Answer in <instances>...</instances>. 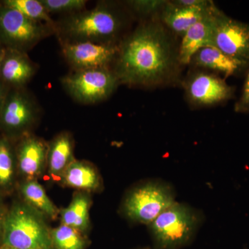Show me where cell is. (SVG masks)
Here are the masks:
<instances>
[{"instance_id":"cell-1","label":"cell","mask_w":249,"mask_h":249,"mask_svg":"<svg viewBox=\"0 0 249 249\" xmlns=\"http://www.w3.org/2000/svg\"><path fill=\"white\" fill-rule=\"evenodd\" d=\"M115 61L114 71L120 84L132 86L162 84L178 62L166 30L154 22L141 24L119 44Z\"/></svg>"},{"instance_id":"cell-2","label":"cell","mask_w":249,"mask_h":249,"mask_svg":"<svg viewBox=\"0 0 249 249\" xmlns=\"http://www.w3.org/2000/svg\"><path fill=\"white\" fill-rule=\"evenodd\" d=\"M123 26L119 11L110 4L100 3L62 18L55 23V33L60 42L115 43Z\"/></svg>"},{"instance_id":"cell-3","label":"cell","mask_w":249,"mask_h":249,"mask_svg":"<svg viewBox=\"0 0 249 249\" xmlns=\"http://www.w3.org/2000/svg\"><path fill=\"white\" fill-rule=\"evenodd\" d=\"M204 221L200 210L175 201L147 227L159 249H178L193 240Z\"/></svg>"},{"instance_id":"cell-4","label":"cell","mask_w":249,"mask_h":249,"mask_svg":"<svg viewBox=\"0 0 249 249\" xmlns=\"http://www.w3.org/2000/svg\"><path fill=\"white\" fill-rule=\"evenodd\" d=\"M176 191L171 183L152 178L143 180L124 195L121 213L129 222L148 226L176 201Z\"/></svg>"},{"instance_id":"cell-5","label":"cell","mask_w":249,"mask_h":249,"mask_svg":"<svg viewBox=\"0 0 249 249\" xmlns=\"http://www.w3.org/2000/svg\"><path fill=\"white\" fill-rule=\"evenodd\" d=\"M2 242L16 249H54L43 216L25 203L15 204L6 213Z\"/></svg>"},{"instance_id":"cell-6","label":"cell","mask_w":249,"mask_h":249,"mask_svg":"<svg viewBox=\"0 0 249 249\" xmlns=\"http://www.w3.org/2000/svg\"><path fill=\"white\" fill-rule=\"evenodd\" d=\"M53 33L54 27L32 20L0 1V44L5 49L27 53Z\"/></svg>"},{"instance_id":"cell-7","label":"cell","mask_w":249,"mask_h":249,"mask_svg":"<svg viewBox=\"0 0 249 249\" xmlns=\"http://www.w3.org/2000/svg\"><path fill=\"white\" fill-rule=\"evenodd\" d=\"M62 86L73 99L83 104H94L109 97L120 84L109 68L73 70L61 79Z\"/></svg>"},{"instance_id":"cell-8","label":"cell","mask_w":249,"mask_h":249,"mask_svg":"<svg viewBox=\"0 0 249 249\" xmlns=\"http://www.w3.org/2000/svg\"><path fill=\"white\" fill-rule=\"evenodd\" d=\"M37 103L25 88L9 89L0 111V129L9 139L22 138L36 122Z\"/></svg>"},{"instance_id":"cell-9","label":"cell","mask_w":249,"mask_h":249,"mask_svg":"<svg viewBox=\"0 0 249 249\" xmlns=\"http://www.w3.org/2000/svg\"><path fill=\"white\" fill-rule=\"evenodd\" d=\"M62 54L73 70L109 68L119 52L116 43L60 42Z\"/></svg>"},{"instance_id":"cell-10","label":"cell","mask_w":249,"mask_h":249,"mask_svg":"<svg viewBox=\"0 0 249 249\" xmlns=\"http://www.w3.org/2000/svg\"><path fill=\"white\" fill-rule=\"evenodd\" d=\"M213 47L229 56L249 62V24L227 17L219 11L214 24Z\"/></svg>"},{"instance_id":"cell-11","label":"cell","mask_w":249,"mask_h":249,"mask_svg":"<svg viewBox=\"0 0 249 249\" xmlns=\"http://www.w3.org/2000/svg\"><path fill=\"white\" fill-rule=\"evenodd\" d=\"M188 99L197 106L217 104L229 99L232 90L224 80L211 73L199 72L190 77L185 85Z\"/></svg>"},{"instance_id":"cell-12","label":"cell","mask_w":249,"mask_h":249,"mask_svg":"<svg viewBox=\"0 0 249 249\" xmlns=\"http://www.w3.org/2000/svg\"><path fill=\"white\" fill-rule=\"evenodd\" d=\"M48 145L35 136L27 134L16 148L18 171L25 181H37L45 170Z\"/></svg>"},{"instance_id":"cell-13","label":"cell","mask_w":249,"mask_h":249,"mask_svg":"<svg viewBox=\"0 0 249 249\" xmlns=\"http://www.w3.org/2000/svg\"><path fill=\"white\" fill-rule=\"evenodd\" d=\"M219 11L216 8L183 34L178 49L180 64L188 65L198 51L204 47H213L214 24Z\"/></svg>"},{"instance_id":"cell-14","label":"cell","mask_w":249,"mask_h":249,"mask_svg":"<svg viewBox=\"0 0 249 249\" xmlns=\"http://www.w3.org/2000/svg\"><path fill=\"white\" fill-rule=\"evenodd\" d=\"M36 71L37 67L26 52L6 49L0 67V82L9 89L24 88Z\"/></svg>"},{"instance_id":"cell-15","label":"cell","mask_w":249,"mask_h":249,"mask_svg":"<svg viewBox=\"0 0 249 249\" xmlns=\"http://www.w3.org/2000/svg\"><path fill=\"white\" fill-rule=\"evenodd\" d=\"M216 9L213 1L204 6H188L167 1L160 11L162 22L170 30L183 36L190 28Z\"/></svg>"},{"instance_id":"cell-16","label":"cell","mask_w":249,"mask_h":249,"mask_svg":"<svg viewBox=\"0 0 249 249\" xmlns=\"http://www.w3.org/2000/svg\"><path fill=\"white\" fill-rule=\"evenodd\" d=\"M73 147V137L67 132L58 134L49 144L47 165L53 179H60L67 167L75 160Z\"/></svg>"},{"instance_id":"cell-17","label":"cell","mask_w":249,"mask_h":249,"mask_svg":"<svg viewBox=\"0 0 249 249\" xmlns=\"http://www.w3.org/2000/svg\"><path fill=\"white\" fill-rule=\"evenodd\" d=\"M60 180L64 186L82 192L98 191L102 187V179L98 170L84 160H73Z\"/></svg>"},{"instance_id":"cell-18","label":"cell","mask_w":249,"mask_h":249,"mask_svg":"<svg viewBox=\"0 0 249 249\" xmlns=\"http://www.w3.org/2000/svg\"><path fill=\"white\" fill-rule=\"evenodd\" d=\"M191 62L204 68L224 73L226 77L233 76L249 62L229 56L214 47H207L198 51Z\"/></svg>"},{"instance_id":"cell-19","label":"cell","mask_w":249,"mask_h":249,"mask_svg":"<svg viewBox=\"0 0 249 249\" xmlns=\"http://www.w3.org/2000/svg\"><path fill=\"white\" fill-rule=\"evenodd\" d=\"M91 199L86 192H78L73 196L70 204L60 211L61 224L73 228L83 232L89 226Z\"/></svg>"},{"instance_id":"cell-20","label":"cell","mask_w":249,"mask_h":249,"mask_svg":"<svg viewBox=\"0 0 249 249\" xmlns=\"http://www.w3.org/2000/svg\"><path fill=\"white\" fill-rule=\"evenodd\" d=\"M20 193L25 204L42 216L54 219L60 214L58 208L37 181H24L21 185Z\"/></svg>"},{"instance_id":"cell-21","label":"cell","mask_w":249,"mask_h":249,"mask_svg":"<svg viewBox=\"0 0 249 249\" xmlns=\"http://www.w3.org/2000/svg\"><path fill=\"white\" fill-rule=\"evenodd\" d=\"M16 168V149L11 139L5 136L0 137V193H6L12 189Z\"/></svg>"},{"instance_id":"cell-22","label":"cell","mask_w":249,"mask_h":249,"mask_svg":"<svg viewBox=\"0 0 249 249\" xmlns=\"http://www.w3.org/2000/svg\"><path fill=\"white\" fill-rule=\"evenodd\" d=\"M3 4L17 10L26 17L55 29V23L40 0H4Z\"/></svg>"},{"instance_id":"cell-23","label":"cell","mask_w":249,"mask_h":249,"mask_svg":"<svg viewBox=\"0 0 249 249\" xmlns=\"http://www.w3.org/2000/svg\"><path fill=\"white\" fill-rule=\"evenodd\" d=\"M83 232L68 227L61 225L51 231L53 248L55 249H84L86 241Z\"/></svg>"},{"instance_id":"cell-24","label":"cell","mask_w":249,"mask_h":249,"mask_svg":"<svg viewBox=\"0 0 249 249\" xmlns=\"http://www.w3.org/2000/svg\"><path fill=\"white\" fill-rule=\"evenodd\" d=\"M49 14L71 15L84 11L86 0H40Z\"/></svg>"},{"instance_id":"cell-25","label":"cell","mask_w":249,"mask_h":249,"mask_svg":"<svg viewBox=\"0 0 249 249\" xmlns=\"http://www.w3.org/2000/svg\"><path fill=\"white\" fill-rule=\"evenodd\" d=\"M166 3L167 1L162 0H133L127 1V4L134 11L144 16L161 11Z\"/></svg>"},{"instance_id":"cell-26","label":"cell","mask_w":249,"mask_h":249,"mask_svg":"<svg viewBox=\"0 0 249 249\" xmlns=\"http://www.w3.org/2000/svg\"><path fill=\"white\" fill-rule=\"evenodd\" d=\"M235 109L237 112L249 111V70L246 78L242 95L240 100L236 103Z\"/></svg>"},{"instance_id":"cell-27","label":"cell","mask_w":249,"mask_h":249,"mask_svg":"<svg viewBox=\"0 0 249 249\" xmlns=\"http://www.w3.org/2000/svg\"><path fill=\"white\" fill-rule=\"evenodd\" d=\"M175 1L177 4L188 6H204L211 2L207 0H177Z\"/></svg>"},{"instance_id":"cell-28","label":"cell","mask_w":249,"mask_h":249,"mask_svg":"<svg viewBox=\"0 0 249 249\" xmlns=\"http://www.w3.org/2000/svg\"><path fill=\"white\" fill-rule=\"evenodd\" d=\"M6 211L0 206V239L2 240L4 235L5 218H6Z\"/></svg>"},{"instance_id":"cell-29","label":"cell","mask_w":249,"mask_h":249,"mask_svg":"<svg viewBox=\"0 0 249 249\" xmlns=\"http://www.w3.org/2000/svg\"><path fill=\"white\" fill-rule=\"evenodd\" d=\"M9 89L7 87L5 86L1 82H0V111H1L3 103H4L5 98H6V93H7Z\"/></svg>"},{"instance_id":"cell-30","label":"cell","mask_w":249,"mask_h":249,"mask_svg":"<svg viewBox=\"0 0 249 249\" xmlns=\"http://www.w3.org/2000/svg\"><path fill=\"white\" fill-rule=\"evenodd\" d=\"M5 50L6 49L0 44V67H1V62H2L3 58H4Z\"/></svg>"},{"instance_id":"cell-31","label":"cell","mask_w":249,"mask_h":249,"mask_svg":"<svg viewBox=\"0 0 249 249\" xmlns=\"http://www.w3.org/2000/svg\"><path fill=\"white\" fill-rule=\"evenodd\" d=\"M0 249H16L11 248V247H3V248Z\"/></svg>"},{"instance_id":"cell-32","label":"cell","mask_w":249,"mask_h":249,"mask_svg":"<svg viewBox=\"0 0 249 249\" xmlns=\"http://www.w3.org/2000/svg\"><path fill=\"white\" fill-rule=\"evenodd\" d=\"M0 200H1V196H0Z\"/></svg>"}]
</instances>
